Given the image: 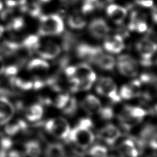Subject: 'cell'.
Instances as JSON below:
<instances>
[{
  "label": "cell",
  "mask_w": 157,
  "mask_h": 157,
  "mask_svg": "<svg viewBox=\"0 0 157 157\" xmlns=\"http://www.w3.org/2000/svg\"><path fill=\"white\" fill-rule=\"evenodd\" d=\"M92 121L88 118L80 119L76 126L71 129L67 137L70 142L81 149H85L93 144L94 135L91 131Z\"/></svg>",
  "instance_id": "obj_1"
},
{
  "label": "cell",
  "mask_w": 157,
  "mask_h": 157,
  "mask_svg": "<svg viewBox=\"0 0 157 157\" xmlns=\"http://www.w3.org/2000/svg\"><path fill=\"white\" fill-rule=\"evenodd\" d=\"M147 114V111L142 107L126 105L120 113L118 119L121 126L127 131L140 123Z\"/></svg>",
  "instance_id": "obj_2"
},
{
  "label": "cell",
  "mask_w": 157,
  "mask_h": 157,
  "mask_svg": "<svg viewBox=\"0 0 157 157\" xmlns=\"http://www.w3.org/2000/svg\"><path fill=\"white\" fill-rule=\"evenodd\" d=\"M39 18L38 33L40 36H55L63 33L64 23L57 14L41 15Z\"/></svg>",
  "instance_id": "obj_3"
},
{
  "label": "cell",
  "mask_w": 157,
  "mask_h": 157,
  "mask_svg": "<svg viewBox=\"0 0 157 157\" xmlns=\"http://www.w3.org/2000/svg\"><path fill=\"white\" fill-rule=\"evenodd\" d=\"M44 128L48 133L61 139H66L71 131L68 122L62 117L48 120L45 123Z\"/></svg>",
  "instance_id": "obj_4"
},
{
  "label": "cell",
  "mask_w": 157,
  "mask_h": 157,
  "mask_svg": "<svg viewBox=\"0 0 157 157\" xmlns=\"http://www.w3.org/2000/svg\"><path fill=\"white\" fill-rule=\"evenodd\" d=\"M96 91L99 94L109 98L113 102L121 101L117 85L111 78L101 77L96 84Z\"/></svg>",
  "instance_id": "obj_5"
},
{
  "label": "cell",
  "mask_w": 157,
  "mask_h": 157,
  "mask_svg": "<svg viewBox=\"0 0 157 157\" xmlns=\"http://www.w3.org/2000/svg\"><path fill=\"white\" fill-rule=\"evenodd\" d=\"M136 49L142 58L141 64L145 66L152 64V58L156 50V44H154L145 38L136 44Z\"/></svg>",
  "instance_id": "obj_6"
},
{
  "label": "cell",
  "mask_w": 157,
  "mask_h": 157,
  "mask_svg": "<svg viewBox=\"0 0 157 157\" xmlns=\"http://www.w3.org/2000/svg\"><path fill=\"white\" fill-rule=\"evenodd\" d=\"M102 53L103 51L99 47L91 45L85 43L80 44L76 47L77 56L91 63L95 64L98 58Z\"/></svg>",
  "instance_id": "obj_7"
},
{
  "label": "cell",
  "mask_w": 157,
  "mask_h": 157,
  "mask_svg": "<svg viewBox=\"0 0 157 157\" xmlns=\"http://www.w3.org/2000/svg\"><path fill=\"white\" fill-rule=\"evenodd\" d=\"M156 128L152 124H147L144 127L140 132L139 137L137 139L139 147L141 149L148 145L151 148L156 150Z\"/></svg>",
  "instance_id": "obj_8"
},
{
  "label": "cell",
  "mask_w": 157,
  "mask_h": 157,
  "mask_svg": "<svg viewBox=\"0 0 157 157\" xmlns=\"http://www.w3.org/2000/svg\"><path fill=\"white\" fill-rule=\"evenodd\" d=\"M117 67L119 72L126 77H133L137 74V63L129 55H123L118 57Z\"/></svg>",
  "instance_id": "obj_9"
},
{
  "label": "cell",
  "mask_w": 157,
  "mask_h": 157,
  "mask_svg": "<svg viewBox=\"0 0 157 157\" xmlns=\"http://www.w3.org/2000/svg\"><path fill=\"white\" fill-rule=\"evenodd\" d=\"M36 51L41 58L44 59H52L60 53L61 48L55 42L48 40L44 43H40Z\"/></svg>",
  "instance_id": "obj_10"
},
{
  "label": "cell",
  "mask_w": 157,
  "mask_h": 157,
  "mask_svg": "<svg viewBox=\"0 0 157 157\" xmlns=\"http://www.w3.org/2000/svg\"><path fill=\"white\" fill-rule=\"evenodd\" d=\"M120 135V129L112 124H109L102 128L98 134L99 139L109 145H113Z\"/></svg>",
  "instance_id": "obj_11"
},
{
  "label": "cell",
  "mask_w": 157,
  "mask_h": 157,
  "mask_svg": "<svg viewBox=\"0 0 157 157\" xmlns=\"http://www.w3.org/2000/svg\"><path fill=\"white\" fill-rule=\"evenodd\" d=\"M142 84L139 80H134L121 87L119 95L124 99H130L139 96L141 93Z\"/></svg>",
  "instance_id": "obj_12"
},
{
  "label": "cell",
  "mask_w": 157,
  "mask_h": 157,
  "mask_svg": "<svg viewBox=\"0 0 157 157\" xmlns=\"http://www.w3.org/2000/svg\"><path fill=\"white\" fill-rule=\"evenodd\" d=\"M90 34L95 38L102 39L108 34L109 32V27L106 21L101 18L93 20L88 27Z\"/></svg>",
  "instance_id": "obj_13"
},
{
  "label": "cell",
  "mask_w": 157,
  "mask_h": 157,
  "mask_svg": "<svg viewBox=\"0 0 157 157\" xmlns=\"http://www.w3.org/2000/svg\"><path fill=\"white\" fill-rule=\"evenodd\" d=\"M81 107L89 115L98 114L102 108L100 100L93 94L87 95L81 102Z\"/></svg>",
  "instance_id": "obj_14"
},
{
  "label": "cell",
  "mask_w": 157,
  "mask_h": 157,
  "mask_svg": "<svg viewBox=\"0 0 157 157\" xmlns=\"http://www.w3.org/2000/svg\"><path fill=\"white\" fill-rule=\"evenodd\" d=\"M127 12L125 7L113 4L109 5L106 9L107 15L116 24H121L124 21Z\"/></svg>",
  "instance_id": "obj_15"
},
{
  "label": "cell",
  "mask_w": 157,
  "mask_h": 157,
  "mask_svg": "<svg viewBox=\"0 0 157 157\" xmlns=\"http://www.w3.org/2000/svg\"><path fill=\"white\" fill-rule=\"evenodd\" d=\"M124 47L123 39L118 34L107 37L104 43V49L112 53H118L123 50Z\"/></svg>",
  "instance_id": "obj_16"
},
{
  "label": "cell",
  "mask_w": 157,
  "mask_h": 157,
  "mask_svg": "<svg viewBox=\"0 0 157 157\" xmlns=\"http://www.w3.org/2000/svg\"><path fill=\"white\" fill-rule=\"evenodd\" d=\"M73 78L78 80H86L94 83L96 76L95 72L86 63H80L75 66V74Z\"/></svg>",
  "instance_id": "obj_17"
},
{
  "label": "cell",
  "mask_w": 157,
  "mask_h": 157,
  "mask_svg": "<svg viewBox=\"0 0 157 157\" xmlns=\"http://www.w3.org/2000/svg\"><path fill=\"white\" fill-rule=\"evenodd\" d=\"M120 157H137L139 151L133 140L126 139L120 143L118 147Z\"/></svg>",
  "instance_id": "obj_18"
},
{
  "label": "cell",
  "mask_w": 157,
  "mask_h": 157,
  "mask_svg": "<svg viewBox=\"0 0 157 157\" xmlns=\"http://www.w3.org/2000/svg\"><path fill=\"white\" fill-rule=\"evenodd\" d=\"M15 113V107L7 96L0 97V114L2 117V124L7 123Z\"/></svg>",
  "instance_id": "obj_19"
},
{
  "label": "cell",
  "mask_w": 157,
  "mask_h": 157,
  "mask_svg": "<svg viewBox=\"0 0 157 157\" xmlns=\"http://www.w3.org/2000/svg\"><path fill=\"white\" fill-rule=\"evenodd\" d=\"M49 64L42 58H34L29 61L27 70L34 75L44 74L49 69Z\"/></svg>",
  "instance_id": "obj_20"
},
{
  "label": "cell",
  "mask_w": 157,
  "mask_h": 157,
  "mask_svg": "<svg viewBox=\"0 0 157 157\" xmlns=\"http://www.w3.org/2000/svg\"><path fill=\"white\" fill-rule=\"evenodd\" d=\"M44 114V109L40 104H34L29 106L26 110L25 115L26 119L31 122L38 121Z\"/></svg>",
  "instance_id": "obj_21"
},
{
  "label": "cell",
  "mask_w": 157,
  "mask_h": 157,
  "mask_svg": "<svg viewBox=\"0 0 157 157\" xmlns=\"http://www.w3.org/2000/svg\"><path fill=\"white\" fill-rule=\"evenodd\" d=\"M21 47V45L16 42L4 40L0 44V55H13L18 52Z\"/></svg>",
  "instance_id": "obj_22"
},
{
  "label": "cell",
  "mask_w": 157,
  "mask_h": 157,
  "mask_svg": "<svg viewBox=\"0 0 157 157\" xmlns=\"http://www.w3.org/2000/svg\"><path fill=\"white\" fill-rule=\"evenodd\" d=\"M95 64L102 69L106 71H111L115 67V59L110 55L103 53L98 58Z\"/></svg>",
  "instance_id": "obj_23"
},
{
  "label": "cell",
  "mask_w": 157,
  "mask_h": 157,
  "mask_svg": "<svg viewBox=\"0 0 157 157\" xmlns=\"http://www.w3.org/2000/svg\"><path fill=\"white\" fill-rule=\"evenodd\" d=\"M25 153L29 157H39L42 152V148L39 141L29 140L25 144Z\"/></svg>",
  "instance_id": "obj_24"
},
{
  "label": "cell",
  "mask_w": 157,
  "mask_h": 157,
  "mask_svg": "<svg viewBox=\"0 0 157 157\" xmlns=\"http://www.w3.org/2000/svg\"><path fill=\"white\" fill-rule=\"evenodd\" d=\"M27 128L28 126L26 122L23 120H19L17 121L16 123L6 125L4 128V131L8 136H13L20 131H26Z\"/></svg>",
  "instance_id": "obj_25"
},
{
  "label": "cell",
  "mask_w": 157,
  "mask_h": 157,
  "mask_svg": "<svg viewBox=\"0 0 157 157\" xmlns=\"http://www.w3.org/2000/svg\"><path fill=\"white\" fill-rule=\"evenodd\" d=\"M67 24L72 29H81L85 26L86 20L80 14L75 13L69 16Z\"/></svg>",
  "instance_id": "obj_26"
},
{
  "label": "cell",
  "mask_w": 157,
  "mask_h": 157,
  "mask_svg": "<svg viewBox=\"0 0 157 157\" xmlns=\"http://www.w3.org/2000/svg\"><path fill=\"white\" fill-rule=\"evenodd\" d=\"M46 157H64L65 151L63 146L58 143L49 144L45 150Z\"/></svg>",
  "instance_id": "obj_27"
},
{
  "label": "cell",
  "mask_w": 157,
  "mask_h": 157,
  "mask_svg": "<svg viewBox=\"0 0 157 157\" xmlns=\"http://www.w3.org/2000/svg\"><path fill=\"white\" fill-rule=\"evenodd\" d=\"M39 44L40 40L39 36L32 34L26 37L23 39L21 45L22 47H23L25 49L30 52L32 50H36Z\"/></svg>",
  "instance_id": "obj_28"
},
{
  "label": "cell",
  "mask_w": 157,
  "mask_h": 157,
  "mask_svg": "<svg viewBox=\"0 0 157 157\" xmlns=\"http://www.w3.org/2000/svg\"><path fill=\"white\" fill-rule=\"evenodd\" d=\"M25 20L21 17H15L10 19L7 29L10 31L18 32L25 27Z\"/></svg>",
  "instance_id": "obj_29"
},
{
  "label": "cell",
  "mask_w": 157,
  "mask_h": 157,
  "mask_svg": "<svg viewBox=\"0 0 157 157\" xmlns=\"http://www.w3.org/2000/svg\"><path fill=\"white\" fill-rule=\"evenodd\" d=\"M99 0H83L82 6V12L83 14L92 13L100 7Z\"/></svg>",
  "instance_id": "obj_30"
},
{
  "label": "cell",
  "mask_w": 157,
  "mask_h": 157,
  "mask_svg": "<svg viewBox=\"0 0 157 157\" xmlns=\"http://www.w3.org/2000/svg\"><path fill=\"white\" fill-rule=\"evenodd\" d=\"M10 81L14 86L22 90L27 91L33 88V82L26 80L23 78L17 77L16 76L10 78Z\"/></svg>",
  "instance_id": "obj_31"
},
{
  "label": "cell",
  "mask_w": 157,
  "mask_h": 157,
  "mask_svg": "<svg viewBox=\"0 0 157 157\" xmlns=\"http://www.w3.org/2000/svg\"><path fill=\"white\" fill-rule=\"evenodd\" d=\"M77 109V102L74 97L70 96L68 101L61 109L63 113L68 116L73 115Z\"/></svg>",
  "instance_id": "obj_32"
},
{
  "label": "cell",
  "mask_w": 157,
  "mask_h": 157,
  "mask_svg": "<svg viewBox=\"0 0 157 157\" xmlns=\"http://www.w3.org/2000/svg\"><path fill=\"white\" fill-rule=\"evenodd\" d=\"M89 155L90 157H107L108 151L105 147L96 145L90 148Z\"/></svg>",
  "instance_id": "obj_33"
},
{
  "label": "cell",
  "mask_w": 157,
  "mask_h": 157,
  "mask_svg": "<svg viewBox=\"0 0 157 157\" xmlns=\"http://www.w3.org/2000/svg\"><path fill=\"white\" fill-rule=\"evenodd\" d=\"M70 96L67 93H62L56 97L53 101L54 106L58 109H62L67 101H68Z\"/></svg>",
  "instance_id": "obj_34"
},
{
  "label": "cell",
  "mask_w": 157,
  "mask_h": 157,
  "mask_svg": "<svg viewBox=\"0 0 157 157\" xmlns=\"http://www.w3.org/2000/svg\"><path fill=\"white\" fill-rule=\"evenodd\" d=\"M25 9L27 10L29 13L33 17H40L42 15L40 4H39V2H34L29 6H26Z\"/></svg>",
  "instance_id": "obj_35"
},
{
  "label": "cell",
  "mask_w": 157,
  "mask_h": 157,
  "mask_svg": "<svg viewBox=\"0 0 157 157\" xmlns=\"http://www.w3.org/2000/svg\"><path fill=\"white\" fill-rule=\"evenodd\" d=\"M19 71V67L15 64H10L8 66H5L3 74L9 77H15Z\"/></svg>",
  "instance_id": "obj_36"
},
{
  "label": "cell",
  "mask_w": 157,
  "mask_h": 157,
  "mask_svg": "<svg viewBox=\"0 0 157 157\" xmlns=\"http://www.w3.org/2000/svg\"><path fill=\"white\" fill-rule=\"evenodd\" d=\"M98 113L104 120H110L113 117V110L112 108L108 106L104 107H102Z\"/></svg>",
  "instance_id": "obj_37"
},
{
  "label": "cell",
  "mask_w": 157,
  "mask_h": 157,
  "mask_svg": "<svg viewBox=\"0 0 157 157\" xmlns=\"http://www.w3.org/2000/svg\"><path fill=\"white\" fill-rule=\"evenodd\" d=\"M7 8L13 9L16 7H21L26 4L27 0H3Z\"/></svg>",
  "instance_id": "obj_38"
},
{
  "label": "cell",
  "mask_w": 157,
  "mask_h": 157,
  "mask_svg": "<svg viewBox=\"0 0 157 157\" xmlns=\"http://www.w3.org/2000/svg\"><path fill=\"white\" fill-rule=\"evenodd\" d=\"M12 140L8 137H3L0 140V146L1 149L8 151L12 147Z\"/></svg>",
  "instance_id": "obj_39"
},
{
  "label": "cell",
  "mask_w": 157,
  "mask_h": 157,
  "mask_svg": "<svg viewBox=\"0 0 157 157\" xmlns=\"http://www.w3.org/2000/svg\"><path fill=\"white\" fill-rule=\"evenodd\" d=\"M136 2L144 7H151L153 5V0H135Z\"/></svg>",
  "instance_id": "obj_40"
},
{
  "label": "cell",
  "mask_w": 157,
  "mask_h": 157,
  "mask_svg": "<svg viewBox=\"0 0 157 157\" xmlns=\"http://www.w3.org/2000/svg\"><path fill=\"white\" fill-rule=\"evenodd\" d=\"M7 157H25V154L18 150H13L7 153Z\"/></svg>",
  "instance_id": "obj_41"
},
{
  "label": "cell",
  "mask_w": 157,
  "mask_h": 157,
  "mask_svg": "<svg viewBox=\"0 0 157 157\" xmlns=\"http://www.w3.org/2000/svg\"><path fill=\"white\" fill-rule=\"evenodd\" d=\"M5 63L3 57L0 55V76L3 74V72L5 67Z\"/></svg>",
  "instance_id": "obj_42"
},
{
  "label": "cell",
  "mask_w": 157,
  "mask_h": 157,
  "mask_svg": "<svg viewBox=\"0 0 157 157\" xmlns=\"http://www.w3.org/2000/svg\"><path fill=\"white\" fill-rule=\"evenodd\" d=\"M77 0H61V1L66 5H71L75 3Z\"/></svg>",
  "instance_id": "obj_43"
},
{
  "label": "cell",
  "mask_w": 157,
  "mask_h": 157,
  "mask_svg": "<svg viewBox=\"0 0 157 157\" xmlns=\"http://www.w3.org/2000/svg\"><path fill=\"white\" fill-rule=\"evenodd\" d=\"M6 28L1 24H0V38L2 37L5 33Z\"/></svg>",
  "instance_id": "obj_44"
},
{
  "label": "cell",
  "mask_w": 157,
  "mask_h": 157,
  "mask_svg": "<svg viewBox=\"0 0 157 157\" xmlns=\"http://www.w3.org/2000/svg\"><path fill=\"white\" fill-rule=\"evenodd\" d=\"M4 1L3 0H0V12L4 9Z\"/></svg>",
  "instance_id": "obj_45"
},
{
  "label": "cell",
  "mask_w": 157,
  "mask_h": 157,
  "mask_svg": "<svg viewBox=\"0 0 157 157\" xmlns=\"http://www.w3.org/2000/svg\"><path fill=\"white\" fill-rule=\"evenodd\" d=\"M50 0H39V3H48Z\"/></svg>",
  "instance_id": "obj_46"
},
{
  "label": "cell",
  "mask_w": 157,
  "mask_h": 157,
  "mask_svg": "<svg viewBox=\"0 0 157 157\" xmlns=\"http://www.w3.org/2000/svg\"><path fill=\"white\" fill-rule=\"evenodd\" d=\"M64 157H77V156L74 155H69V156H65Z\"/></svg>",
  "instance_id": "obj_47"
},
{
  "label": "cell",
  "mask_w": 157,
  "mask_h": 157,
  "mask_svg": "<svg viewBox=\"0 0 157 157\" xmlns=\"http://www.w3.org/2000/svg\"><path fill=\"white\" fill-rule=\"evenodd\" d=\"M152 157H153V156H152ZM154 157H155V156H154Z\"/></svg>",
  "instance_id": "obj_48"
}]
</instances>
